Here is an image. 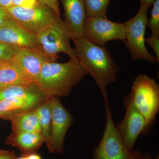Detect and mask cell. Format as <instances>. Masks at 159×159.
<instances>
[{
    "label": "cell",
    "mask_w": 159,
    "mask_h": 159,
    "mask_svg": "<svg viewBox=\"0 0 159 159\" xmlns=\"http://www.w3.org/2000/svg\"><path fill=\"white\" fill-rule=\"evenodd\" d=\"M0 42L18 48L39 47L37 36L11 19L0 27Z\"/></svg>",
    "instance_id": "12"
},
{
    "label": "cell",
    "mask_w": 159,
    "mask_h": 159,
    "mask_svg": "<svg viewBox=\"0 0 159 159\" xmlns=\"http://www.w3.org/2000/svg\"><path fill=\"white\" fill-rule=\"evenodd\" d=\"M32 83L37 84L44 64L56 60L47 55L39 47L20 48L11 60Z\"/></svg>",
    "instance_id": "11"
},
{
    "label": "cell",
    "mask_w": 159,
    "mask_h": 159,
    "mask_svg": "<svg viewBox=\"0 0 159 159\" xmlns=\"http://www.w3.org/2000/svg\"><path fill=\"white\" fill-rule=\"evenodd\" d=\"M49 100L51 111V129L50 140L47 146L51 153L62 154L64 152L65 138L74 119L63 106L59 97H51Z\"/></svg>",
    "instance_id": "9"
},
{
    "label": "cell",
    "mask_w": 159,
    "mask_h": 159,
    "mask_svg": "<svg viewBox=\"0 0 159 159\" xmlns=\"http://www.w3.org/2000/svg\"><path fill=\"white\" fill-rule=\"evenodd\" d=\"M148 8L140 5L136 15L124 23L125 28V47L134 60L143 59L151 64L159 62L157 57L148 52L145 47V33L148 23Z\"/></svg>",
    "instance_id": "5"
},
{
    "label": "cell",
    "mask_w": 159,
    "mask_h": 159,
    "mask_svg": "<svg viewBox=\"0 0 159 159\" xmlns=\"http://www.w3.org/2000/svg\"><path fill=\"white\" fill-rule=\"evenodd\" d=\"M9 121L11 123V134L33 132L41 133L39 119L34 109L14 114Z\"/></svg>",
    "instance_id": "16"
},
{
    "label": "cell",
    "mask_w": 159,
    "mask_h": 159,
    "mask_svg": "<svg viewBox=\"0 0 159 159\" xmlns=\"http://www.w3.org/2000/svg\"><path fill=\"white\" fill-rule=\"evenodd\" d=\"M49 99L34 109L39 119L44 142L47 145L50 140L51 129V111Z\"/></svg>",
    "instance_id": "18"
},
{
    "label": "cell",
    "mask_w": 159,
    "mask_h": 159,
    "mask_svg": "<svg viewBox=\"0 0 159 159\" xmlns=\"http://www.w3.org/2000/svg\"><path fill=\"white\" fill-rule=\"evenodd\" d=\"M29 83L32 82L11 60L0 61V89Z\"/></svg>",
    "instance_id": "17"
},
{
    "label": "cell",
    "mask_w": 159,
    "mask_h": 159,
    "mask_svg": "<svg viewBox=\"0 0 159 159\" xmlns=\"http://www.w3.org/2000/svg\"><path fill=\"white\" fill-rule=\"evenodd\" d=\"M106 122L103 136L94 151L93 159H143L144 155L130 150L119 134L115 125L108 101L105 102Z\"/></svg>",
    "instance_id": "4"
},
{
    "label": "cell",
    "mask_w": 159,
    "mask_h": 159,
    "mask_svg": "<svg viewBox=\"0 0 159 159\" xmlns=\"http://www.w3.org/2000/svg\"><path fill=\"white\" fill-rule=\"evenodd\" d=\"M152 6L150 19L147 25L152 31V35L159 36V0H155Z\"/></svg>",
    "instance_id": "21"
},
{
    "label": "cell",
    "mask_w": 159,
    "mask_h": 159,
    "mask_svg": "<svg viewBox=\"0 0 159 159\" xmlns=\"http://www.w3.org/2000/svg\"><path fill=\"white\" fill-rule=\"evenodd\" d=\"M44 142L41 133L33 132L11 134L5 143L18 148L21 156H26L37 152Z\"/></svg>",
    "instance_id": "15"
},
{
    "label": "cell",
    "mask_w": 159,
    "mask_h": 159,
    "mask_svg": "<svg viewBox=\"0 0 159 159\" xmlns=\"http://www.w3.org/2000/svg\"><path fill=\"white\" fill-rule=\"evenodd\" d=\"M17 157L13 151L0 149V159H16Z\"/></svg>",
    "instance_id": "25"
},
{
    "label": "cell",
    "mask_w": 159,
    "mask_h": 159,
    "mask_svg": "<svg viewBox=\"0 0 159 159\" xmlns=\"http://www.w3.org/2000/svg\"><path fill=\"white\" fill-rule=\"evenodd\" d=\"M111 0H85L87 16H98L107 18V13Z\"/></svg>",
    "instance_id": "20"
},
{
    "label": "cell",
    "mask_w": 159,
    "mask_h": 159,
    "mask_svg": "<svg viewBox=\"0 0 159 159\" xmlns=\"http://www.w3.org/2000/svg\"><path fill=\"white\" fill-rule=\"evenodd\" d=\"M124 103L126 113L116 128L126 147L133 150L139 136L147 133V124L145 118L134 105L129 96L124 99Z\"/></svg>",
    "instance_id": "10"
},
{
    "label": "cell",
    "mask_w": 159,
    "mask_h": 159,
    "mask_svg": "<svg viewBox=\"0 0 159 159\" xmlns=\"http://www.w3.org/2000/svg\"><path fill=\"white\" fill-rule=\"evenodd\" d=\"M16 159H27V158L26 156H21V157H17Z\"/></svg>",
    "instance_id": "32"
},
{
    "label": "cell",
    "mask_w": 159,
    "mask_h": 159,
    "mask_svg": "<svg viewBox=\"0 0 159 159\" xmlns=\"http://www.w3.org/2000/svg\"><path fill=\"white\" fill-rule=\"evenodd\" d=\"M0 7L6 9L12 7V0H0Z\"/></svg>",
    "instance_id": "27"
},
{
    "label": "cell",
    "mask_w": 159,
    "mask_h": 159,
    "mask_svg": "<svg viewBox=\"0 0 159 159\" xmlns=\"http://www.w3.org/2000/svg\"><path fill=\"white\" fill-rule=\"evenodd\" d=\"M143 159H152L151 156L150 154H146L144 155Z\"/></svg>",
    "instance_id": "31"
},
{
    "label": "cell",
    "mask_w": 159,
    "mask_h": 159,
    "mask_svg": "<svg viewBox=\"0 0 159 159\" xmlns=\"http://www.w3.org/2000/svg\"><path fill=\"white\" fill-rule=\"evenodd\" d=\"M141 5H145L148 8L152 6V4L155 0H140Z\"/></svg>",
    "instance_id": "29"
},
{
    "label": "cell",
    "mask_w": 159,
    "mask_h": 159,
    "mask_svg": "<svg viewBox=\"0 0 159 159\" xmlns=\"http://www.w3.org/2000/svg\"><path fill=\"white\" fill-rule=\"evenodd\" d=\"M41 91H43L39 86L34 83L10 86L0 89V101L9 97L25 96Z\"/></svg>",
    "instance_id": "19"
},
{
    "label": "cell",
    "mask_w": 159,
    "mask_h": 159,
    "mask_svg": "<svg viewBox=\"0 0 159 159\" xmlns=\"http://www.w3.org/2000/svg\"><path fill=\"white\" fill-rule=\"evenodd\" d=\"M73 40L78 61L95 80L104 102L108 101L107 88L110 84L116 81L119 66L114 62L110 52L105 46L94 44L84 37Z\"/></svg>",
    "instance_id": "1"
},
{
    "label": "cell",
    "mask_w": 159,
    "mask_h": 159,
    "mask_svg": "<svg viewBox=\"0 0 159 159\" xmlns=\"http://www.w3.org/2000/svg\"><path fill=\"white\" fill-rule=\"evenodd\" d=\"M12 115H13V114L11 113L0 111V118L5 119V120H9L10 117Z\"/></svg>",
    "instance_id": "28"
},
{
    "label": "cell",
    "mask_w": 159,
    "mask_h": 159,
    "mask_svg": "<svg viewBox=\"0 0 159 159\" xmlns=\"http://www.w3.org/2000/svg\"><path fill=\"white\" fill-rule=\"evenodd\" d=\"M134 105L145 118L147 132L154 123L159 110V85L155 79L141 74L133 82L128 95Z\"/></svg>",
    "instance_id": "3"
},
{
    "label": "cell",
    "mask_w": 159,
    "mask_h": 159,
    "mask_svg": "<svg viewBox=\"0 0 159 159\" xmlns=\"http://www.w3.org/2000/svg\"><path fill=\"white\" fill-rule=\"evenodd\" d=\"M43 5L48 7L56 13L58 17H61L59 1L58 0H38Z\"/></svg>",
    "instance_id": "24"
},
{
    "label": "cell",
    "mask_w": 159,
    "mask_h": 159,
    "mask_svg": "<svg viewBox=\"0 0 159 159\" xmlns=\"http://www.w3.org/2000/svg\"><path fill=\"white\" fill-rule=\"evenodd\" d=\"M20 49L7 45L0 42V61H11Z\"/></svg>",
    "instance_id": "22"
},
{
    "label": "cell",
    "mask_w": 159,
    "mask_h": 159,
    "mask_svg": "<svg viewBox=\"0 0 159 159\" xmlns=\"http://www.w3.org/2000/svg\"><path fill=\"white\" fill-rule=\"evenodd\" d=\"M39 47L49 57L57 60V54L63 53L70 59L78 61L74 49L70 45V35L63 20L58 18L37 36Z\"/></svg>",
    "instance_id": "6"
},
{
    "label": "cell",
    "mask_w": 159,
    "mask_h": 159,
    "mask_svg": "<svg viewBox=\"0 0 159 159\" xmlns=\"http://www.w3.org/2000/svg\"><path fill=\"white\" fill-rule=\"evenodd\" d=\"M27 159H42L39 154L35 152L26 155Z\"/></svg>",
    "instance_id": "30"
},
{
    "label": "cell",
    "mask_w": 159,
    "mask_h": 159,
    "mask_svg": "<svg viewBox=\"0 0 159 159\" xmlns=\"http://www.w3.org/2000/svg\"><path fill=\"white\" fill-rule=\"evenodd\" d=\"M50 98L43 91L25 96L9 97L0 101V111L16 114L32 110Z\"/></svg>",
    "instance_id": "14"
},
{
    "label": "cell",
    "mask_w": 159,
    "mask_h": 159,
    "mask_svg": "<svg viewBox=\"0 0 159 159\" xmlns=\"http://www.w3.org/2000/svg\"><path fill=\"white\" fill-rule=\"evenodd\" d=\"M63 7V21L72 40L83 37L86 18L85 0H59Z\"/></svg>",
    "instance_id": "13"
},
{
    "label": "cell",
    "mask_w": 159,
    "mask_h": 159,
    "mask_svg": "<svg viewBox=\"0 0 159 159\" xmlns=\"http://www.w3.org/2000/svg\"><path fill=\"white\" fill-rule=\"evenodd\" d=\"M83 35L90 42L103 47L110 41H124L125 28L124 23L114 22L98 16H87Z\"/></svg>",
    "instance_id": "8"
},
{
    "label": "cell",
    "mask_w": 159,
    "mask_h": 159,
    "mask_svg": "<svg viewBox=\"0 0 159 159\" xmlns=\"http://www.w3.org/2000/svg\"><path fill=\"white\" fill-rule=\"evenodd\" d=\"M4 10L11 19L36 36L46 27L61 18L45 6L34 8L13 7Z\"/></svg>",
    "instance_id": "7"
},
{
    "label": "cell",
    "mask_w": 159,
    "mask_h": 159,
    "mask_svg": "<svg viewBox=\"0 0 159 159\" xmlns=\"http://www.w3.org/2000/svg\"><path fill=\"white\" fill-rule=\"evenodd\" d=\"M145 42L151 47L156 54V57L159 61V36L152 34L150 37L145 39Z\"/></svg>",
    "instance_id": "23"
},
{
    "label": "cell",
    "mask_w": 159,
    "mask_h": 159,
    "mask_svg": "<svg viewBox=\"0 0 159 159\" xmlns=\"http://www.w3.org/2000/svg\"><path fill=\"white\" fill-rule=\"evenodd\" d=\"M10 19L11 18L7 12L2 8L0 7V27Z\"/></svg>",
    "instance_id": "26"
},
{
    "label": "cell",
    "mask_w": 159,
    "mask_h": 159,
    "mask_svg": "<svg viewBox=\"0 0 159 159\" xmlns=\"http://www.w3.org/2000/svg\"><path fill=\"white\" fill-rule=\"evenodd\" d=\"M87 74L78 61L70 59L62 63L46 62L37 84L48 97H67L74 86Z\"/></svg>",
    "instance_id": "2"
}]
</instances>
